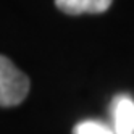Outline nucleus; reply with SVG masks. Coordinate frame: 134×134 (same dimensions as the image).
I'll list each match as a JSON object with an SVG mask.
<instances>
[{"label":"nucleus","mask_w":134,"mask_h":134,"mask_svg":"<svg viewBox=\"0 0 134 134\" xmlns=\"http://www.w3.org/2000/svg\"><path fill=\"white\" fill-rule=\"evenodd\" d=\"M111 2L113 0H55V5L66 15H97L107 12Z\"/></svg>","instance_id":"nucleus-3"},{"label":"nucleus","mask_w":134,"mask_h":134,"mask_svg":"<svg viewBox=\"0 0 134 134\" xmlns=\"http://www.w3.org/2000/svg\"><path fill=\"white\" fill-rule=\"evenodd\" d=\"M29 92V78L0 55V107H15Z\"/></svg>","instance_id":"nucleus-1"},{"label":"nucleus","mask_w":134,"mask_h":134,"mask_svg":"<svg viewBox=\"0 0 134 134\" xmlns=\"http://www.w3.org/2000/svg\"><path fill=\"white\" fill-rule=\"evenodd\" d=\"M115 134H134V100L126 94L116 95L110 105Z\"/></svg>","instance_id":"nucleus-2"},{"label":"nucleus","mask_w":134,"mask_h":134,"mask_svg":"<svg viewBox=\"0 0 134 134\" xmlns=\"http://www.w3.org/2000/svg\"><path fill=\"white\" fill-rule=\"evenodd\" d=\"M73 134H115L113 128L97 120H86L74 126Z\"/></svg>","instance_id":"nucleus-4"}]
</instances>
